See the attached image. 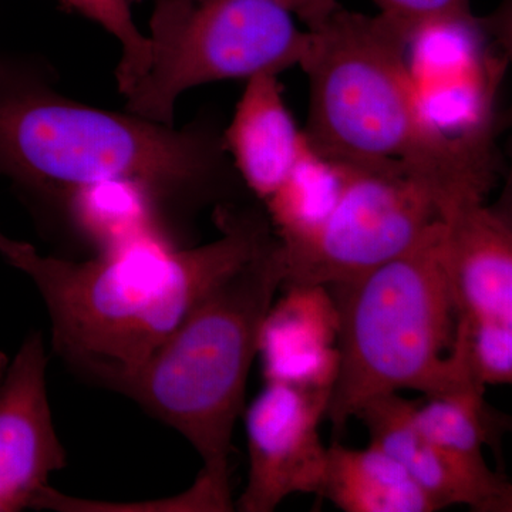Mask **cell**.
<instances>
[{
    "label": "cell",
    "instance_id": "14",
    "mask_svg": "<svg viewBox=\"0 0 512 512\" xmlns=\"http://www.w3.org/2000/svg\"><path fill=\"white\" fill-rule=\"evenodd\" d=\"M59 207L97 254L148 239L177 244L173 222L156 198L136 183L104 181L86 185L69 192Z\"/></svg>",
    "mask_w": 512,
    "mask_h": 512
},
{
    "label": "cell",
    "instance_id": "1",
    "mask_svg": "<svg viewBox=\"0 0 512 512\" xmlns=\"http://www.w3.org/2000/svg\"><path fill=\"white\" fill-rule=\"evenodd\" d=\"M303 23L309 45L299 66L311 87L303 134L315 153L350 167H403L429 191L441 220L485 201L500 173L490 137L453 136L431 119L402 26L339 2Z\"/></svg>",
    "mask_w": 512,
    "mask_h": 512
},
{
    "label": "cell",
    "instance_id": "7",
    "mask_svg": "<svg viewBox=\"0 0 512 512\" xmlns=\"http://www.w3.org/2000/svg\"><path fill=\"white\" fill-rule=\"evenodd\" d=\"M346 167L335 210L305 244L285 249L284 284L329 286L412 249L437 221L429 191L403 167Z\"/></svg>",
    "mask_w": 512,
    "mask_h": 512
},
{
    "label": "cell",
    "instance_id": "10",
    "mask_svg": "<svg viewBox=\"0 0 512 512\" xmlns=\"http://www.w3.org/2000/svg\"><path fill=\"white\" fill-rule=\"evenodd\" d=\"M414 406L399 393L387 394L365 404L356 419L369 431L370 444L399 461L439 510L466 505L478 512H510L508 478L485 460L460 456L424 436L414 423Z\"/></svg>",
    "mask_w": 512,
    "mask_h": 512
},
{
    "label": "cell",
    "instance_id": "21",
    "mask_svg": "<svg viewBox=\"0 0 512 512\" xmlns=\"http://www.w3.org/2000/svg\"><path fill=\"white\" fill-rule=\"evenodd\" d=\"M25 242L15 241V239H10L0 231V255L5 258V261L10 264V262L15 259V256L19 254L20 249L23 248Z\"/></svg>",
    "mask_w": 512,
    "mask_h": 512
},
{
    "label": "cell",
    "instance_id": "9",
    "mask_svg": "<svg viewBox=\"0 0 512 512\" xmlns=\"http://www.w3.org/2000/svg\"><path fill=\"white\" fill-rule=\"evenodd\" d=\"M42 333H30L0 380V512L35 508L67 464L50 409Z\"/></svg>",
    "mask_w": 512,
    "mask_h": 512
},
{
    "label": "cell",
    "instance_id": "11",
    "mask_svg": "<svg viewBox=\"0 0 512 512\" xmlns=\"http://www.w3.org/2000/svg\"><path fill=\"white\" fill-rule=\"evenodd\" d=\"M443 264L457 318L512 320V221L471 202L444 218Z\"/></svg>",
    "mask_w": 512,
    "mask_h": 512
},
{
    "label": "cell",
    "instance_id": "16",
    "mask_svg": "<svg viewBox=\"0 0 512 512\" xmlns=\"http://www.w3.org/2000/svg\"><path fill=\"white\" fill-rule=\"evenodd\" d=\"M346 167L306 147L284 183L264 202L266 217L285 249L305 244L335 210Z\"/></svg>",
    "mask_w": 512,
    "mask_h": 512
},
{
    "label": "cell",
    "instance_id": "5",
    "mask_svg": "<svg viewBox=\"0 0 512 512\" xmlns=\"http://www.w3.org/2000/svg\"><path fill=\"white\" fill-rule=\"evenodd\" d=\"M444 221L393 261L326 286L339 316V369L326 419L345 430L377 397L484 393L468 373L443 264Z\"/></svg>",
    "mask_w": 512,
    "mask_h": 512
},
{
    "label": "cell",
    "instance_id": "17",
    "mask_svg": "<svg viewBox=\"0 0 512 512\" xmlns=\"http://www.w3.org/2000/svg\"><path fill=\"white\" fill-rule=\"evenodd\" d=\"M413 419L431 441L473 460H484L483 447L500 441L504 427L485 403L484 393L431 397L423 406H414Z\"/></svg>",
    "mask_w": 512,
    "mask_h": 512
},
{
    "label": "cell",
    "instance_id": "19",
    "mask_svg": "<svg viewBox=\"0 0 512 512\" xmlns=\"http://www.w3.org/2000/svg\"><path fill=\"white\" fill-rule=\"evenodd\" d=\"M69 12L97 23L119 40L121 59L116 70L119 92L124 94L146 69L148 39L138 30L127 0H59Z\"/></svg>",
    "mask_w": 512,
    "mask_h": 512
},
{
    "label": "cell",
    "instance_id": "12",
    "mask_svg": "<svg viewBox=\"0 0 512 512\" xmlns=\"http://www.w3.org/2000/svg\"><path fill=\"white\" fill-rule=\"evenodd\" d=\"M266 312L258 355L266 383L330 390L338 376L339 316L323 285L282 284Z\"/></svg>",
    "mask_w": 512,
    "mask_h": 512
},
{
    "label": "cell",
    "instance_id": "2",
    "mask_svg": "<svg viewBox=\"0 0 512 512\" xmlns=\"http://www.w3.org/2000/svg\"><path fill=\"white\" fill-rule=\"evenodd\" d=\"M0 177L56 205L86 185L136 183L173 224L234 202L244 187L211 117L175 128L97 109L57 92L43 64L19 56H0Z\"/></svg>",
    "mask_w": 512,
    "mask_h": 512
},
{
    "label": "cell",
    "instance_id": "13",
    "mask_svg": "<svg viewBox=\"0 0 512 512\" xmlns=\"http://www.w3.org/2000/svg\"><path fill=\"white\" fill-rule=\"evenodd\" d=\"M222 136L242 184L262 202L281 187L308 147L286 107L278 74L272 73L247 80Z\"/></svg>",
    "mask_w": 512,
    "mask_h": 512
},
{
    "label": "cell",
    "instance_id": "15",
    "mask_svg": "<svg viewBox=\"0 0 512 512\" xmlns=\"http://www.w3.org/2000/svg\"><path fill=\"white\" fill-rule=\"evenodd\" d=\"M320 497L345 512H433V500L382 448L363 450L333 441Z\"/></svg>",
    "mask_w": 512,
    "mask_h": 512
},
{
    "label": "cell",
    "instance_id": "4",
    "mask_svg": "<svg viewBox=\"0 0 512 512\" xmlns=\"http://www.w3.org/2000/svg\"><path fill=\"white\" fill-rule=\"evenodd\" d=\"M285 276L284 247L275 238L207 296L120 390L190 441L202 460L195 484L217 512L234 510L232 434L259 330Z\"/></svg>",
    "mask_w": 512,
    "mask_h": 512
},
{
    "label": "cell",
    "instance_id": "3",
    "mask_svg": "<svg viewBox=\"0 0 512 512\" xmlns=\"http://www.w3.org/2000/svg\"><path fill=\"white\" fill-rule=\"evenodd\" d=\"M215 221L220 237L201 247L148 239L76 262L40 255L26 242L10 265L42 296L57 356L120 393L207 296L276 238L258 208L229 202Z\"/></svg>",
    "mask_w": 512,
    "mask_h": 512
},
{
    "label": "cell",
    "instance_id": "20",
    "mask_svg": "<svg viewBox=\"0 0 512 512\" xmlns=\"http://www.w3.org/2000/svg\"><path fill=\"white\" fill-rule=\"evenodd\" d=\"M289 3L305 0H288ZM380 13L402 26L413 42L437 26L474 25L480 22L471 12L470 0H373Z\"/></svg>",
    "mask_w": 512,
    "mask_h": 512
},
{
    "label": "cell",
    "instance_id": "23",
    "mask_svg": "<svg viewBox=\"0 0 512 512\" xmlns=\"http://www.w3.org/2000/svg\"><path fill=\"white\" fill-rule=\"evenodd\" d=\"M130 5H136V3L144 2V0H127Z\"/></svg>",
    "mask_w": 512,
    "mask_h": 512
},
{
    "label": "cell",
    "instance_id": "8",
    "mask_svg": "<svg viewBox=\"0 0 512 512\" xmlns=\"http://www.w3.org/2000/svg\"><path fill=\"white\" fill-rule=\"evenodd\" d=\"M330 390L266 383L248 407V483L234 508L272 512L295 494H318L325 480L328 447L319 426Z\"/></svg>",
    "mask_w": 512,
    "mask_h": 512
},
{
    "label": "cell",
    "instance_id": "6",
    "mask_svg": "<svg viewBox=\"0 0 512 512\" xmlns=\"http://www.w3.org/2000/svg\"><path fill=\"white\" fill-rule=\"evenodd\" d=\"M146 69L123 94L126 111L173 124L192 87L299 66L309 36L285 0H154Z\"/></svg>",
    "mask_w": 512,
    "mask_h": 512
},
{
    "label": "cell",
    "instance_id": "22",
    "mask_svg": "<svg viewBox=\"0 0 512 512\" xmlns=\"http://www.w3.org/2000/svg\"><path fill=\"white\" fill-rule=\"evenodd\" d=\"M9 359L5 353L0 352V380H2L3 375H5L6 367H8Z\"/></svg>",
    "mask_w": 512,
    "mask_h": 512
},
{
    "label": "cell",
    "instance_id": "18",
    "mask_svg": "<svg viewBox=\"0 0 512 512\" xmlns=\"http://www.w3.org/2000/svg\"><path fill=\"white\" fill-rule=\"evenodd\" d=\"M457 336L478 387L512 382V320L457 318Z\"/></svg>",
    "mask_w": 512,
    "mask_h": 512
}]
</instances>
